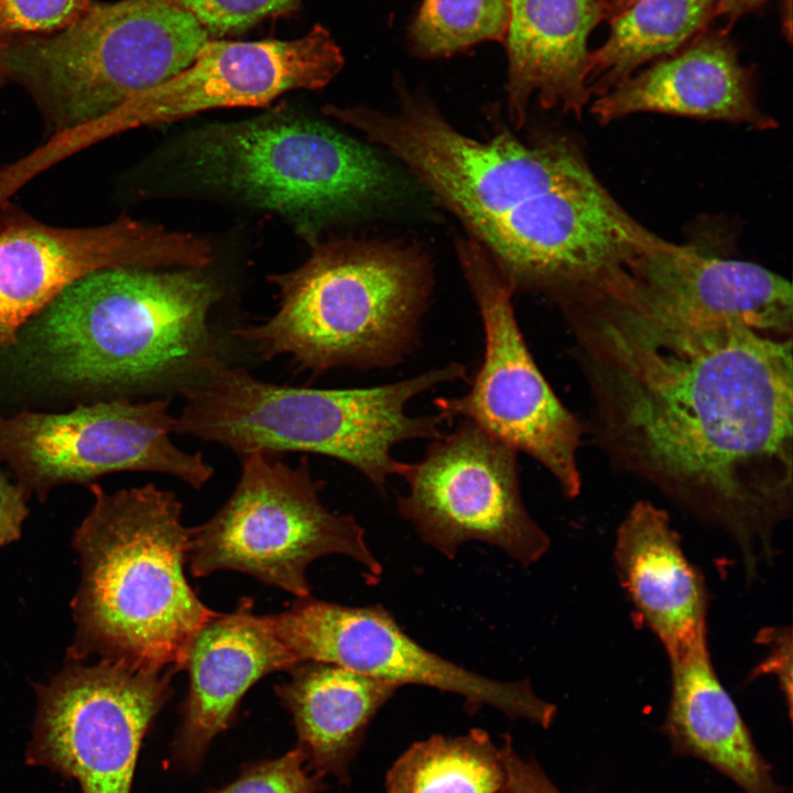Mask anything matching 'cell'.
<instances>
[{
  "label": "cell",
  "instance_id": "obj_1",
  "mask_svg": "<svg viewBox=\"0 0 793 793\" xmlns=\"http://www.w3.org/2000/svg\"><path fill=\"white\" fill-rule=\"evenodd\" d=\"M558 307L599 447L723 531L756 576L792 514V336L684 317L618 276Z\"/></svg>",
  "mask_w": 793,
  "mask_h": 793
},
{
  "label": "cell",
  "instance_id": "obj_2",
  "mask_svg": "<svg viewBox=\"0 0 793 793\" xmlns=\"http://www.w3.org/2000/svg\"><path fill=\"white\" fill-rule=\"evenodd\" d=\"M395 111L360 107L335 118L398 159L465 226L513 293L557 305L601 284L667 240L633 218L563 132L486 140L457 130L398 79Z\"/></svg>",
  "mask_w": 793,
  "mask_h": 793
},
{
  "label": "cell",
  "instance_id": "obj_3",
  "mask_svg": "<svg viewBox=\"0 0 793 793\" xmlns=\"http://www.w3.org/2000/svg\"><path fill=\"white\" fill-rule=\"evenodd\" d=\"M219 297L202 269L97 270L67 286L1 352L25 381L61 394L101 400L175 382L185 388L222 361L209 325Z\"/></svg>",
  "mask_w": 793,
  "mask_h": 793
},
{
  "label": "cell",
  "instance_id": "obj_4",
  "mask_svg": "<svg viewBox=\"0 0 793 793\" xmlns=\"http://www.w3.org/2000/svg\"><path fill=\"white\" fill-rule=\"evenodd\" d=\"M90 489L93 507L73 539L80 580L69 658L178 672L197 632L218 613L185 576L192 528L182 522V503L152 484Z\"/></svg>",
  "mask_w": 793,
  "mask_h": 793
},
{
  "label": "cell",
  "instance_id": "obj_5",
  "mask_svg": "<svg viewBox=\"0 0 793 793\" xmlns=\"http://www.w3.org/2000/svg\"><path fill=\"white\" fill-rule=\"evenodd\" d=\"M463 365L444 367L382 385L316 389L260 380L247 369L216 363L182 389L185 402L174 433L221 445L240 457L286 452L324 455L349 465L384 491L406 441L435 439L447 420L413 416L417 395L465 377Z\"/></svg>",
  "mask_w": 793,
  "mask_h": 793
},
{
  "label": "cell",
  "instance_id": "obj_6",
  "mask_svg": "<svg viewBox=\"0 0 793 793\" xmlns=\"http://www.w3.org/2000/svg\"><path fill=\"white\" fill-rule=\"evenodd\" d=\"M279 307L236 329L262 359L290 356L313 376L338 368H389L419 335L433 279L416 248L338 240L317 246L301 267L269 276Z\"/></svg>",
  "mask_w": 793,
  "mask_h": 793
},
{
  "label": "cell",
  "instance_id": "obj_7",
  "mask_svg": "<svg viewBox=\"0 0 793 793\" xmlns=\"http://www.w3.org/2000/svg\"><path fill=\"white\" fill-rule=\"evenodd\" d=\"M208 40L189 12L163 0H96L64 31L7 43L0 62L57 142L183 70Z\"/></svg>",
  "mask_w": 793,
  "mask_h": 793
},
{
  "label": "cell",
  "instance_id": "obj_8",
  "mask_svg": "<svg viewBox=\"0 0 793 793\" xmlns=\"http://www.w3.org/2000/svg\"><path fill=\"white\" fill-rule=\"evenodd\" d=\"M181 150V167L196 183L298 222L359 211L389 199L398 185L367 145L293 116L207 126Z\"/></svg>",
  "mask_w": 793,
  "mask_h": 793
},
{
  "label": "cell",
  "instance_id": "obj_9",
  "mask_svg": "<svg viewBox=\"0 0 793 793\" xmlns=\"http://www.w3.org/2000/svg\"><path fill=\"white\" fill-rule=\"evenodd\" d=\"M240 458L241 475L229 499L192 528L187 562L195 577L236 571L306 598L308 565L343 554L363 566L369 584L379 582L382 566L365 530L352 515L324 506V481L313 477L306 456L295 466L263 452Z\"/></svg>",
  "mask_w": 793,
  "mask_h": 793
},
{
  "label": "cell",
  "instance_id": "obj_10",
  "mask_svg": "<svg viewBox=\"0 0 793 793\" xmlns=\"http://www.w3.org/2000/svg\"><path fill=\"white\" fill-rule=\"evenodd\" d=\"M463 274L482 321L485 350L469 390L434 401L447 421H470L539 461L563 495L580 493L578 449L585 427L553 391L517 322L510 285L474 240L458 239Z\"/></svg>",
  "mask_w": 793,
  "mask_h": 793
},
{
  "label": "cell",
  "instance_id": "obj_11",
  "mask_svg": "<svg viewBox=\"0 0 793 793\" xmlns=\"http://www.w3.org/2000/svg\"><path fill=\"white\" fill-rule=\"evenodd\" d=\"M176 672L69 658L36 688L26 763L74 780L80 793H131L143 739Z\"/></svg>",
  "mask_w": 793,
  "mask_h": 793
},
{
  "label": "cell",
  "instance_id": "obj_12",
  "mask_svg": "<svg viewBox=\"0 0 793 793\" xmlns=\"http://www.w3.org/2000/svg\"><path fill=\"white\" fill-rule=\"evenodd\" d=\"M169 400H95L66 412L0 415V463L41 500L57 486L87 484L118 471H150L202 488L213 467L177 447Z\"/></svg>",
  "mask_w": 793,
  "mask_h": 793
},
{
  "label": "cell",
  "instance_id": "obj_13",
  "mask_svg": "<svg viewBox=\"0 0 793 793\" xmlns=\"http://www.w3.org/2000/svg\"><path fill=\"white\" fill-rule=\"evenodd\" d=\"M432 441L422 459L399 461L395 472L408 485L398 512L422 541L449 560L479 541L524 567L540 561L550 537L524 507L519 452L467 420Z\"/></svg>",
  "mask_w": 793,
  "mask_h": 793
},
{
  "label": "cell",
  "instance_id": "obj_14",
  "mask_svg": "<svg viewBox=\"0 0 793 793\" xmlns=\"http://www.w3.org/2000/svg\"><path fill=\"white\" fill-rule=\"evenodd\" d=\"M211 248L194 235L127 216L101 226L44 224L10 202L0 206V352L67 286L108 268L203 269Z\"/></svg>",
  "mask_w": 793,
  "mask_h": 793
},
{
  "label": "cell",
  "instance_id": "obj_15",
  "mask_svg": "<svg viewBox=\"0 0 793 793\" xmlns=\"http://www.w3.org/2000/svg\"><path fill=\"white\" fill-rule=\"evenodd\" d=\"M268 618L297 662L330 663L399 687L456 694L469 713L490 706L542 728L555 717L556 706L539 697L529 680L501 682L461 667L419 644L379 605L348 607L309 596Z\"/></svg>",
  "mask_w": 793,
  "mask_h": 793
},
{
  "label": "cell",
  "instance_id": "obj_16",
  "mask_svg": "<svg viewBox=\"0 0 793 793\" xmlns=\"http://www.w3.org/2000/svg\"><path fill=\"white\" fill-rule=\"evenodd\" d=\"M343 65L339 46L321 24L294 40L210 39L187 67L77 133L75 143L84 149L137 127L214 108L262 106L295 89H319Z\"/></svg>",
  "mask_w": 793,
  "mask_h": 793
},
{
  "label": "cell",
  "instance_id": "obj_17",
  "mask_svg": "<svg viewBox=\"0 0 793 793\" xmlns=\"http://www.w3.org/2000/svg\"><path fill=\"white\" fill-rule=\"evenodd\" d=\"M618 275L642 297L684 317L792 336V285L758 263L669 241L638 254Z\"/></svg>",
  "mask_w": 793,
  "mask_h": 793
},
{
  "label": "cell",
  "instance_id": "obj_18",
  "mask_svg": "<svg viewBox=\"0 0 793 793\" xmlns=\"http://www.w3.org/2000/svg\"><path fill=\"white\" fill-rule=\"evenodd\" d=\"M298 663L276 636L268 616L242 598L217 613L195 636L187 655L189 686L181 724L171 742L175 764L195 772L213 740L237 719L240 702L261 677Z\"/></svg>",
  "mask_w": 793,
  "mask_h": 793
},
{
  "label": "cell",
  "instance_id": "obj_19",
  "mask_svg": "<svg viewBox=\"0 0 793 793\" xmlns=\"http://www.w3.org/2000/svg\"><path fill=\"white\" fill-rule=\"evenodd\" d=\"M599 123L663 113L770 130L778 121L757 101L751 70L721 32L700 33L677 52L631 75L590 105Z\"/></svg>",
  "mask_w": 793,
  "mask_h": 793
},
{
  "label": "cell",
  "instance_id": "obj_20",
  "mask_svg": "<svg viewBox=\"0 0 793 793\" xmlns=\"http://www.w3.org/2000/svg\"><path fill=\"white\" fill-rule=\"evenodd\" d=\"M605 19L601 0H510L504 34L507 108L519 130L535 97L544 109L580 118L589 104L588 37Z\"/></svg>",
  "mask_w": 793,
  "mask_h": 793
},
{
  "label": "cell",
  "instance_id": "obj_21",
  "mask_svg": "<svg viewBox=\"0 0 793 793\" xmlns=\"http://www.w3.org/2000/svg\"><path fill=\"white\" fill-rule=\"evenodd\" d=\"M613 558L636 613L667 656L707 643L706 584L665 510L636 502L617 529Z\"/></svg>",
  "mask_w": 793,
  "mask_h": 793
},
{
  "label": "cell",
  "instance_id": "obj_22",
  "mask_svg": "<svg viewBox=\"0 0 793 793\" xmlns=\"http://www.w3.org/2000/svg\"><path fill=\"white\" fill-rule=\"evenodd\" d=\"M669 662L671 691L662 729L672 750L706 762L745 793H782L719 681L707 643L669 656Z\"/></svg>",
  "mask_w": 793,
  "mask_h": 793
},
{
  "label": "cell",
  "instance_id": "obj_23",
  "mask_svg": "<svg viewBox=\"0 0 793 793\" xmlns=\"http://www.w3.org/2000/svg\"><path fill=\"white\" fill-rule=\"evenodd\" d=\"M287 671L290 680L274 692L292 716L306 768L347 784L370 723L400 687L317 661L298 662Z\"/></svg>",
  "mask_w": 793,
  "mask_h": 793
},
{
  "label": "cell",
  "instance_id": "obj_24",
  "mask_svg": "<svg viewBox=\"0 0 793 793\" xmlns=\"http://www.w3.org/2000/svg\"><path fill=\"white\" fill-rule=\"evenodd\" d=\"M716 0H636L610 20L606 42L589 55L587 86L600 97L648 62L672 55L700 34Z\"/></svg>",
  "mask_w": 793,
  "mask_h": 793
},
{
  "label": "cell",
  "instance_id": "obj_25",
  "mask_svg": "<svg viewBox=\"0 0 793 793\" xmlns=\"http://www.w3.org/2000/svg\"><path fill=\"white\" fill-rule=\"evenodd\" d=\"M504 783L501 747L479 728L414 742L385 778L387 793H502Z\"/></svg>",
  "mask_w": 793,
  "mask_h": 793
},
{
  "label": "cell",
  "instance_id": "obj_26",
  "mask_svg": "<svg viewBox=\"0 0 793 793\" xmlns=\"http://www.w3.org/2000/svg\"><path fill=\"white\" fill-rule=\"evenodd\" d=\"M510 0H422L408 29L412 53L446 57L485 41L503 42Z\"/></svg>",
  "mask_w": 793,
  "mask_h": 793
},
{
  "label": "cell",
  "instance_id": "obj_27",
  "mask_svg": "<svg viewBox=\"0 0 793 793\" xmlns=\"http://www.w3.org/2000/svg\"><path fill=\"white\" fill-rule=\"evenodd\" d=\"M96 0H0V45L50 36L83 19Z\"/></svg>",
  "mask_w": 793,
  "mask_h": 793
},
{
  "label": "cell",
  "instance_id": "obj_28",
  "mask_svg": "<svg viewBox=\"0 0 793 793\" xmlns=\"http://www.w3.org/2000/svg\"><path fill=\"white\" fill-rule=\"evenodd\" d=\"M189 12L210 39L245 33L261 22L296 11L304 0H163Z\"/></svg>",
  "mask_w": 793,
  "mask_h": 793
},
{
  "label": "cell",
  "instance_id": "obj_29",
  "mask_svg": "<svg viewBox=\"0 0 793 793\" xmlns=\"http://www.w3.org/2000/svg\"><path fill=\"white\" fill-rule=\"evenodd\" d=\"M325 790L323 778L306 768L304 752L295 747L279 758L247 763L232 782L207 793H321Z\"/></svg>",
  "mask_w": 793,
  "mask_h": 793
},
{
  "label": "cell",
  "instance_id": "obj_30",
  "mask_svg": "<svg viewBox=\"0 0 793 793\" xmlns=\"http://www.w3.org/2000/svg\"><path fill=\"white\" fill-rule=\"evenodd\" d=\"M758 642L768 647V654L752 671L751 678L772 675L792 715V633L790 627H768L758 634Z\"/></svg>",
  "mask_w": 793,
  "mask_h": 793
},
{
  "label": "cell",
  "instance_id": "obj_31",
  "mask_svg": "<svg viewBox=\"0 0 793 793\" xmlns=\"http://www.w3.org/2000/svg\"><path fill=\"white\" fill-rule=\"evenodd\" d=\"M501 751L506 769L502 793H563L535 760H525L517 753L509 735L503 736Z\"/></svg>",
  "mask_w": 793,
  "mask_h": 793
},
{
  "label": "cell",
  "instance_id": "obj_32",
  "mask_svg": "<svg viewBox=\"0 0 793 793\" xmlns=\"http://www.w3.org/2000/svg\"><path fill=\"white\" fill-rule=\"evenodd\" d=\"M28 493L0 470V546L15 542L21 536L28 517Z\"/></svg>",
  "mask_w": 793,
  "mask_h": 793
},
{
  "label": "cell",
  "instance_id": "obj_33",
  "mask_svg": "<svg viewBox=\"0 0 793 793\" xmlns=\"http://www.w3.org/2000/svg\"><path fill=\"white\" fill-rule=\"evenodd\" d=\"M768 0H716L713 18L721 17L730 25L743 14L758 9Z\"/></svg>",
  "mask_w": 793,
  "mask_h": 793
},
{
  "label": "cell",
  "instance_id": "obj_34",
  "mask_svg": "<svg viewBox=\"0 0 793 793\" xmlns=\"http://www.w3.org/2000/svg\"><path fill=\"white\" fill-rule=\"evenodd\" d=\"M636 0H601L604 6L605 19L611 20L624 9H627Z\"/></svg>",
  "mask_w": 793,
  "mask_h": 793
},
{
  "label": "cell",
  "instance_id": "obj_35",
  "mask_svg": "<svg viewBox=\"0 0 793 793\" xmlns=\"http://www.w3.org/2000/svg\"><path fill=\"white\" fill-rule=\"evenodd\" d=\"M1 48H2V46L0 45V50ZM6 83H7V79H6V76H4L2 66H1V62H0V89Z\"/></svg>",
  "mask_w": 793,
  "mask_h": 793
}]
</instances>
